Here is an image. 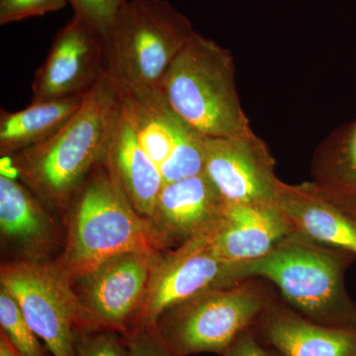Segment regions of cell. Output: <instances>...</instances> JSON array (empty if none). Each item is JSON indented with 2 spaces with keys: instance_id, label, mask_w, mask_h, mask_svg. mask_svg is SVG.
Returning <instances> with one entry per match:
<instances>
[{
  "instance_id": "obj_20",
  "label": "cell",
  "mask_w": 356,
  "mask_h": 356,
  "mask_svg": "<svg viewBox=\"0 0 356 356\" xmlns=\"http://www.w3.org/2000/svg\"><path fill=\"white\" fill-rule=\"evenodd\" d=\"M0 325L14 350L20 356H51L43 341L28 325L13 297L0 287Z\"/></svg>"
},
{
  "instance_id": "obj_23",
  "label": "cell",
  "mask_w": 356,
  "mask_h": 356,
  "mask_svg": "<svg viewBox=\"0 0 356 356\" xmlns=\"http://www.w3.org/2000/svg\"><path fill=\"white\" fill-rule=\"evenodd\" d=\"M67 3V0H0V25L56 13Z\"/></svg>"
},
{
  "instance_id": "obj_24",
  "label": "cell",
  "mask_w": 356,
  "mask_h": 356,
  "mask_svg": "<svg viewBox=\"0 0 356 356\" xmlns=\"http://www.w3.org/2000/svg\"><path fill=\"white\" fill-rule=\"evenodd\" d=\"M131 356H178L163 341L154 325L140 327L125 334Z\"/></svg>"
},
{
  "instance_id": "obj_22",
  "label": "cell",
  "mask_w": 356,
  "mask_h": 356,
  "mask_svg": "<svg viewBox=\"0 0 356 356\" xmlns=\"http://www.w3.org/2000/svg\"><path fill=\"white\" fill-rule=\"evenodd\" d=\"M76 356H131L125 336L107 329H88L79 332Z\"/></svg>"
},
{
  "instance_id": "obj_5",
  "label": "cell",
  "mask_w": 356,
  "mask_h": 356,
  "mask_svg": "<svg viewBox=\"0 0 356 356\" xmlns=\"http://www.w3.org/2000/svg\"><path fill=\"white\" fill-rule=\"evenodd\" d=\"M195 34L188 18L166 0H127L104 40L105 74L122 92L156 90Z\"/></svg>"
},
{
  "instance_id": "obj_6",
  "label": "cell",
  "mask_w": 356,
  "mask_h": 356,
  "mask_svg": "<svg viewBox=\"0 0 356 356\" xmlns=\"http://www.w3.org/2000/svg\"><path fill=\"white\" fill-rule=\"evenodd\" d=\"M273 302L259 283L243 280L207 290L172 307L154 327L178 356L222 355L238 336L254 327Z\"/></svg>"
},
{
  "instance_id": "obj_1",
  "label": "cell",
  "mask_w": 356,
  "mask_h": 356,
  "mask_svg": "<svg viewBox=\"0 0 356 356\" xmlns=\"http://www.w3.org/2000/svg\"><path fill=\"white\" fill-rule=\"evenodd\" d=\"M70 202L67 243L56 262L72 283L117 255L166 250L152 222L131 203L107 154Z\"/></svg>"
},
{
  "instance_id": "obj_16",
  "label": "cell",
  "mask_w": 356,
  "mask_h": 356,
  "mask_svg": "<svg viewBox=\"0 0 356 356\" xmlns=\"http://www.w3.org/2000/svg\"><path fill=\"white\" fill-rule=\"evenodd\" d=\"M119 93L120 107L107 156L135 209L149 219L165 184L161 170L140 146L132 111L125 96Z\"/></svg>"
},
{
  "instance_id": "obj_2",
  "label": "cell",
  "mask_w": 356,
  "mask_h": 356,
  "mask_svg": "<svg viewBox=\"0 0 356 356\" xmlns=\"http://www.w3.org/2000/svg\"><path fill=\"white\" fill-rule=\"evenodd\" d=\"M119 107L118 88L104 74L57 133L13 154L14 168L42 198L65 207L106 156Z\"/></svg>"
},
{
  "instance_id": "obj_25",
  "label": "cell",
  "mask_w": 356,
  "mask_h": 356,
  "mask_svg": "<svg viewBox=\"0 0 356 356\" xmlns=\"http://www.w3.org/2000/svg\"><path fill=\"white\" fill-rule=\"evenodd\" d=\"M222 356H282L259 341L252 329L243 332Z\"/></svg>"
},
{
  "instance_id": "obj_12",
  "label": "cell",
  "mask_w": 356,
  "mask_h": 356,
  "mask_svg": "<svg viewBox=\"0 0 356 356\" xmlns=\"http://www.w3.org/2000/svg\"><path fill=\"white\" fill-rule=\"evenodd\" d=\"M225 201L205 173L163 184L149 222L166 250L208 233Z\"/></svg>"
},
{
  "instance_id": "obj_19",
  "label": "cell",
  "mask_w": 356,
  "mask_h": 356,
  "mask_svg": "<svg viewBox=\"0 0 356 356\" xmlns=\"http://www.w3.org/2000/svg\"><path fill=\"white\" fill-rule=\"evenodd\" d=\"M318 182L356 212V124L336 153L323 161Z\"/></svg>"
},
{
  "instance_id": "obj_7",
  "label": "cell",
  "mask_w": 356,
  "mask_h": 356,
  "mask_svg": "<svg viewBox=\"0 0 356 356\" xmlns=\"http://www.w3.org/2000/svg\"><path fill=\"white\" fill-rule=\"evenodd\" d=\"M0 285L15 300L51 356H76L79 332L95 329L84 313L74 283L56 261L4 264Z\"/></svg>"
},
{
  "instance_id": "obj_3",
  "label": "cell",
  "mask_w": 356,
  "mask_h": 356,
  "mask_svg": "<svg viewBox=\"0 0 356 356\" xmlns=\"http://www.w3.org/2000/svg\"><path fill=\"white\" fill-rule=\"evenodd\" d=\"M343 252L294 232L266 257L236 264V278L270 281L295 311L318 324L356 327V308L344 288Z\"/></svg>"
},
{
  "instance_id": "obj_13",
  "label": "cell",
  "mask_w": 356,
  "mask_h": 356,
  "mask_svg": "<svg viewBox=\"0 0 356 356\" xmlns=\"http://www.w3.org/2000/svg\"><path fill=\"white\" fill-rule=\"evenodd\" d=\"M294 232L277 204L225 203L207 236L222 259L243 264L266 257Z\"/></svg>"
},
{
  "instance_id": "obj_21",
  "label": "cell",
  "mask_w": 356,
  "mask_h": 356,
  "mask_svg": "<svg viewBox=\"0 0 356 356\" xmlns=\"http://www.w3.org/2000/svg\"><path fill=\"white\" fill-rule=\"evenodd\" d=\"M67 2L74 9V15L86 21L105 40L113 29L127 0H67Z\"/></svg>"
},
{
  "instance_id": "obj_9",
  "label": "cell",
  "mask_w": 356,
  "mask_h": 356,
  "mask_svg": "<svg viewBox=\"0 0 356 356\" xmlns=\"http://www.w3.org/2000/svg\"><path fill=\"white\" fill-rule=\"evenodd\" d=\"M158 254L117 255L74 281L77 297L93 327L124 336L133 331Z\"/></svg>"
},
{
  "instance_id": "obj_4",
  "label": "cell",
  "mask_w": 356,
  "mask_h": 356,
  "mask_svg": "<svg viewBox=\"0 0 356 356\" xmlns=\"http://www.w3.org/2000/svg\"><path fill=\"white\" fill-rule=\"evenodd\" d=\"M159 90L170 108L203 137L254 134L238 99L231 53L198 33L173 60Z\"/></svg>"
},
{
  "instance_id": "obj_27",
  "label": "cell",
  "mask_w": 356,
  "mask_h": 356,
  "mask_svg": "<svg viewBox=\"0 0 356 356\" xmlns=\"http://www.w3.org/2000/svg\"><path fill=\"white\" fill-rule=\"evenodd\" d=\"M355 356H356V355H355Z\"/></svg>"
},
{
  "instance_id": "obj_14",
  "label": "cell",
  "mask_w": 356,
  "mask_h": 356,
  "mask_svg": "<svg viewBox=\"0 0 356 356\" xmlns=\"http://www.w3.org/2000/svg\"><path fill=\"white\" fill-rule=\"evenodd\" d=\"M277 205L295 232L356 255V212L318 182H281Z\"/></svg>"
},
{
  "instance_id": "obj_8",
  "label": "cell",
  "mask_w": 356,
  "mask_h": 356,
  "mask_svg": "<svg viewBox=\"0 0 356 356\" xmlns=\"http://www.w3.org/2000/svg\"><path fill=\"white\" fill-rule=\"evenodd\" d=\"M236 266L217 254L207 233L161 252L152 268L134 330L154 325L165 312L200 293L240 282Z\"/></svg>"
},
{
  "instance_id": "obj_10",
  "label": "cell",
  "mask_w": 356,
  "mask_h": 356,
  "mask_svg": "<svg viewBox=\"0 0 356 356\" xmlns=\"http://www.w3.org/2000/svg\"><path fill=\"white\" fill-rule=\"evenodd\" d=\"M204 173L225 203L277 204L281 182L264 143L254 134L204 140Z\"/></svg>"
},
{
  "instance_id": "obj_17",
  "label": "cell",
  "mask_w": 356,
  "mask_h": 356,
  "mask_svg": "<svg viewBox=\"0 0 356 356\" xmlns=\"http://www.w3.org/2000/svg\"><path fill=\"white\" fill-rule=\"evenodd\" d=\"M86 95L32 102L27 108L16 112L1 109L0 153L13 156L48 140L74 116Z\"/></svg>"
},
{
  "instance_id": "obj_26",
  "label": "cell",
  "mask_w": 356,
  "mask_h": 356,
  "mask_svg": "<svg viewBox=\"0 0 356 356\" xmlns=\"http://www.w3.org/2000/svg\"><path fill=\"white\" fill-rule=\"evenodd\" d=\"M0 356H20L14 350L3 332L0 334Z\"/></svg>"
},
{
  "instance_id": "obj_18",
  "label": "cell",
  "mask_w": 356,
  "mask_h": 356,
  "mask_svg": "<svg viewBox=\"0 0 356 356\" xmlns=\"http://www.w3.org/2000/svg\"><path fill=\"white\" fill-rule=\"evenodd\" d=\"M0 229L2 236L26 248H43L53 238L48 213L31 192L13 178L0 175Z\"/></svg>"
},
{
  "instance_id": "obj_15",
  "label": "cell",
  "mask_w": 356,
  "mask_h": 356,
  "mask_svg": "<svg viewBox=\"0 0 356 356\" xmlns=\"http://www.w3.org/2000/svg\"><path fill=\"white\" fill-rule=\"evenodd\" d=\"M252 330L261 343L282 356L356 355V327L318 324L273 302Z\"/></svg>"
},
{
  "instance_id": "obj_11",
  "label": "cell",
  "mask_w": 356,
  "mask_h": 356,
  "mask_svg": "<svg viewBox=\"0 0 356 356\" xmlns=\"http://www.w3.org/2000/svg\"><path fill=\"white\" fill-rule=\"evenodd\" d=\"M104 74V40L74 15L54 37L46 60L35 72L32 102L86 95Z\"/></svg>"
}]
</instances>
